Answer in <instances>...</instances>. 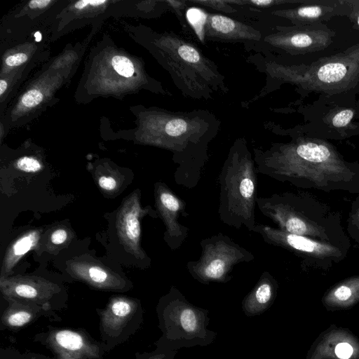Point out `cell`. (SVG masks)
<instances>
[{"instance_id":"obj_1","label":"cell","mask_w":359,"mask_h":359,"mask_svg":"<svg viewBox=\"0 0 359 359\" xmlns=\"http://www.w3.org/2000/svg\"><path fill=\"white\" fill-rule=\"evenodd\" d=\"M254 161L257 172L303 188L332 189L355 175L334 147L318 139L299 138L255 150Z\"/></svg>"},{"instance_id":"obj_2","label":"cell","mask_w":359,"mask_h":359,"mask_svg":"<svg viewBox=\"0 0 359 359\" xmlns=\"http://www.w3.org/2000/svg\"><path fill=\"white\" fill-rule=\"evenodd\" d=\"M257 168L244 142L231 148L218 177V214L225 224L253 231L256 226Z\"/></svg>"},{"instance_id":"obj_3","label":"cell","mask_w":359,"mask_h":359,"mask_svg":"<svg viewBox=\"0 0 359 359\" xmlns=\"http://www.w3.org/2000/svg\"><path fill=\"white\" fill-rule=\"evenodd\" d=\"M156 313L162 332V336L155 342L157 348L178 351L206 346L217 338V332L208 328L209 311L190 303L175 286L161 297Z\"/></svg>"},{"instance_id":"obj_4","label":"cell","mask_w":359,"mask_h":359,"mask_svg":"<svg viewBox=\"0 0 359 359\" xmlns=\"http://www.w3.org/2000/svg\"><path fill=\"white\" fill-rule=\"evenodd\" d=\"M271 69L278 78L304 90L338 94L349 90L359 81V44L309 65H276Z\"/></svg>"},{"instance_id":"obj_5","label":"cell","mask_w":359,"mask_h":359,"mask_svg":"<svg viewBox=\"0 0 359 359\" xmlns=\"http://www.w3.org/2000/svg\"><path fill=\"white\" fill-rule=\"evenodd\" d=\"M200 245L199 259L188 262L186 269L194 280L202 284L228 283L233 278L230 273L234 266L255 259L250 251L222 233L202 239Z\"/></svg>"},{"instance_id":"obj_6","label":"cell","mask_w":359,"mask_h":359,"mask_svg":"<svg viewBox=\"0 0 359 359\" xmlns=\"http://www.w3.org/2000/svg\"><path fill=\"white\" fill-rule=\"evenodd\" d=\"M256 203L260 212L276 224L279 229L306 237L325 238L320 226L302 212L300 198L295 194L282 193L258 196Z\"/></svg>"},{"instance_id":"obj_7","label":"cell","mask_w":359,"mask_h":359,"mask_svg":"<svg viewBox=\"0 0 359 359\" xmlns=\"http://www.w3.org/2000/svg\"><path fill=\"white\" fill-rule=\"evenodd\" d=\"M100 332L104 344H116L135 332L142 322L140 302L123 296L113 297L99 313Z\"/></svg>"},{"instance_id":"obj_8","label":"cell","mask_w":359,"mask_h":359,"mask_svg":"<svg viewBox=\"0 0 359 359\" xmlns=\"http://www.w3.org/2000/svg\"><path fill=\"white\" fill-rule=\"evenodd\" d=\"M335 33L323 24L281 27L266 40L287 53L305 54L323 50L332 43Z\"/></svg>"},{"instance_id":"obj_9","label":"cell","mask_w":359,"mask_h":359,"mask_svg":"<svg viewBox=\"0 0 359 359\" xmlns=\"http://www.w3.org/2000/svg\"><path fill=\"white\" fill-rule=\"evenodd\" d=\"M267 244L280 247L303 257L334 259L341 255L335 246L311 238L283 231L267 224H257L253 231Z\"/></svg>"},{"instance_id":"obj_10","label":"cell","mask_w":359,"mask_h":359,"mask_svg":"<svg viewBox=\"0 0 359 359\" xmlns=\"http://www.w3.org/2000/svg\"><path fill=\"white\" fill-rule=\"evenodd\" d=\"M0 290L6 300L34 304L52 311L51 300L61 288L40 276L17 275L0 278Z\"/></svg>"},{"instance_id":"obj_11","label":"cell","mask_w":359,"mask_h":359,"mask_svg":"<svg viewBox=\"0 0 359 359\" xmlns=\"http://www.w3.org/2000/svg\"><path fill=\"white\" fill-rule=\"evenodd\" d=\"M153 210L149 206L142 208L140 194L133 191L123 201L116 219L118 239L125 250L140 261H147V254L141 247V219Z\"/></svg>"},{"instance_id":"obj_12","label":"cell","mask_w":359,"mask_h":359,"mask_svg":"<svg viewBox=\"0 0 359 359\" xmlns=\"http://www.w3.org/2000/svg\"><path fill=\"white\" fill-rule=\"evenodd\" d=\"M43 343L55 359H101L104 348L83 331L54 329L43 334Z\"/></svg>"},{"instance_id":"obj_13","label":"cell","mask_w":359,"mask_h":359,"mask_svg":"<svg viewBox=\"0 0 359 359\" xmlns=\"http://www.w3.org/2000/svg\"><path fill=\"white\" fill-rule=\"evenodd\" d=\"M154 198L157 212L165 227L164 240L171 250H176L186 240L189 231V228L179 221L184 213L185 203L162 182L155 184Z\"/></svg>"},{"instance_id":"obj_14","label":"cell","mask_w":359,"mask_h":359,"mask_svg":"<svg viewBox=\"0 0 359 359\" xmlns=\"http://www.w3.org/2000/svg\"><path fill=\"white\" fill-rule=\"evenodd\" d=\"M67 271L74 278L99 290L121 291L127 285L122 276L93 259H74L68 262Z\"/></svg>"},{"instance_id":"obj_15","label":"cell","mask_w":359,"mask_h":359,"mask_svg":"<svg viewBox=\"0 0 359 359\" xmlns=\"http://www.w3.org/2000/svg\"><path fill=\"white\" fill-rule=\"evenodd\" d=\"M345 1H315L294 8L276 11L275 14L291 20L295 25L322 24L337 15L348 14Z\"/></svg>"},{"instance_id":"obj_16","label":"cell","mask_w":359,"mask_h":359,"mask_svg":"<svg viewBox=\"0 0 359 359\" xmlns=\"http://www.w3.org/2000/svg\"><path fill=\"white\" fill-rule=\"evenodd\" d=\"M277 281L268 271H264L252 290L242 301V310L245 316L261 315L273 304L276 296Z\"/></svg>"},{"instance_id":"obj_17","label":"cell","mask_w":359,"mask_h":359,"mask_svg":"<svg viewBox=\"0 0 359 359\" xmlns=\"http://www.w3.org/2000/svg\"><path fill=\"white\" fill-rule=\"evenodd\" d=\"M208 36L222 39H259L260 34L255 29L229 17L218 14L209 15L205 26Z\"/></svg>"},{"instance_id":"obj_18","label":"cell","mask_w":359,"mask_h":359,"mask_svg":"<svg viewBox=\"0 0 359 359\" xmlns=\"http://www.w3.org/2000/svg\"><path fill=\"white\" fill-rule=\"evenodd\" d=\"M8 307L1 316V325L8 329H18L22 327L41 316L52 317L55 313L39 305L7 300Z\"/></svg>"},{"instance_id":"obj_19","label":"cell","mask_w":359,"mask_h":359,"mask_svg":"<svg viewBox=\"0 0 359 359\" xmlns=\"http://www.w3.org/2000/svg\"><path fill=\"white\" fill-rule=\"evenodd\" d=\"M41 236V229H32L21 234L11 243L3 259L0 278L8 277L21 258L36 248Z\"/></svg>"},{"instance_id":"obj_20","label":"cell","mask_w":359,"mask_h":359,"mask_svg":"<svg viewBox=\"0 0 359 359\" xmlns=\"http://www.w3.org/2000/svg\"><path fill=\"white\" fill-rule=\"evenodd\" d=\"M187 19L194 29L199 39L203 42L205 34V26L208 15L202 9L191 7L186 13Z\"/></svg>"},{"instance_id":"obj_21","label":"cell","mask_w":359,"mask_h":359,"mask_svg":"<svg viewBox=\"0 0 359 359\" xmlns=\"http://www.w3.org/2000/svg\"><path fill=\"white\" fill-rule=\"evenodd\" d=\"M72 238V231L65 226L53 229L48 236L47 248L55 250L67 245Z\"/></svg>"},{"instance_id":"obj_22","label":"cell","mask_w":359,"mask_h":359,"mask_svg":"<svg viewBox=\"0 0 359 359\" xmlns=\"http://www.w3.org/2000/svg\"><path fill=\"white\" fill-rule=\"evenodd\" d=\"M111 65L114 70L122 76L128 78L134 74L133 64L125 56L115 55L111 60Z\"/></svg>"},{"instance_id":"obj_23","label":"cell","mask_w":359,"mask_h":359,"mask_svg":"<svg viewBox=\"0 0 359 359\" xmlns=\"http://www.w3.org/2000/svg\"><path fill=\"white\" fill-rule=\"evenodd\" d=\"M15 167L25 172L36 173L42 170L43 165L34 157L22 156L15 161Z\"/></svg>"},{"instance_id":"obj_24","label":"cell","mask_w":359,"mask_h":359,"mask_svg":"<svg viewBox=\"0 0 359 359\" xmlns=\"http://www.w3.org/2000/svg\"><path fill=\"white\" fill-rule=\"evenodd\" d=\"M354 110L351 109H343L337 112L331 119V124L335 128H344L347 126L353 118Z\"/></svg>"},{"instance_id":"obj_25","label":"cell","mask_w":359,"mask_h":359,"mask_svg":"<svg viewBox=\"0 0 359 359\" xmlns=\"http://www.w3.org/2000/svg\"><path fill=\"white\" fill-rule=\"evenodd\" d=\"M99 187L105 192L111 193L117 190L119 182L116 177L112 174H102L97 178Z\"/></svg>"},{"instance_id":"obj_26","label":"cell","mask_w":359,"mask_h":359,"mask_svg":"<svg viewBox=\"0 0 359 359\" xmlns=\"http://www.w3.org/2000/svg\"><path fill=\"white\" fill-rule=\"evenodd\" d=\"M43 100V95L40 90L32 89L25 93L22 97V103L26 107H34Z\"/></svg>"},{"instance_id":"obj_27","label":"cell","mask_w":359,"mask_h":359,"mask_svg":"<svg viewBox=\"0 0 359 359\" xmlns=\"http://www.w3.org/2000/svg\"><path fill=\"white\" fill-rule=\"evenodd\" d=\"M177 351L156 348L151 353L140 355L137 359H175Z\"/></svg>"},{"instance_id":"obj_28","label":"cell","mask_w":359,"mask_h":359,"mask_svg":"<svg viewBox=\"0 0 359 359\" xmlns=\"http://www.w3.org/2000/svg\"><path fill=\"white\" fill-rule=\"evenodd\" d=\"M345 2L349 7L348 15L350 20L359 29V1L346 0Z\"/></svg>"},{"instance_id":"obj_29","label":"cell","mask_w":359,"mask_h":359,"mask_svg":"<svg viewBox=\"0 0 359 359\" xmlns=\"http://www.w3.org/2000/svg\"><path fill=\"white\" fill-rule=\"evenodd\" d=\"M335 353L341 359H348L353 353V348L348 343H340L336 346Z\"/></svg>"},{"instance_id":"obj_30","label":"cell","mask_w":359,"mask_h":359,"mask_svg":"<svg viewBox=\"0 0 359 359\" xmlns=\"http://www.w3.org/2000/svg\"><path fill=\"white\" fill-rule=\"evenodd\" d=\"M25 53H20L8 56L6 59V64L10 67L18 66L27 60Z\"/></svg>"},{"instance_id":"obj_31","label":"cell","mask_w":359,"mask_h":359,"mask_svg":"<svg viewBox=\"0 0 359 359\" xmlns=\"http://www.w3.org/2000/svg\"><path fill=\"white\" fill-rule=\"evenodd\" d=\"M352 294L351 288L345 285L338 287L334 291V295L337 299L340 301H346L348 299Z\"/></svg>"},{"instance_id":"obj_32","label":"cell","mask_w":359,"mask_h":359,"mask_svg":"<svg viewBox=\"0 0 359 359\" xmlns=\"http://www.w3.org/2000/svg\"><path fill=\"white\" fill-rule=\"evenodd\" d=\"M107 1L105 0H81L79 1H77L74 4V8L76 9L81 10L84 8H86L88 6H101L105 3H107Z\"/></svg>"},{"instance_id":"obj_33","label":"cell","mask_w":359,"mask_h":359,"mask_svg":"<svg viewBox=\"0 0 359 359\" xmlns=\"http://www.w3.org/2000/svg\"><path fill=\"white\" fill-rule=\"evenodd\" d=\"M287 2H292V1H271V0H255V1H250L248 3L252 4L253 5L259 7H266L271 6L274 4H281V3H287Z\"/></svg>"},{"instance_id":"obj_34","label":"cell","mask_w":359,"mask_h":359,"mask_svg":"<svg viewBox=\"0 0 359 359\" xmlns=\"http://www.w3.org/2000/svg\"><path fill=\"white\" fill-rule=\"evenodd\" d=\"M52 2L51 0H32L29 3L30 8H43Z\"/></svg>"},{"instance_id":"obj_35","label":"cell","mask_w":359,"mask_h":359,"mask_svg":"<svg viewBox=\"0 0 359 359\" xmlns=\"http://www.w3.org/2000/svg\"><path fill=\"white\" fill-rule=\"evenodd\" d=\"M7 359H40L39 358V356L38 357H34V355H16V356H14V357H11V358H7Z\"/></svg>"},{"instance_id":"obj_36","label":"cell","mask_w":359,"mask_h":359,"mask_svg":"<svg viewBox=\"0 0 359 359\" xmlns=\"http://www.w3.org/2000/svg\"><path fill=\"white\" fill-rule=\"evenodd\" d=\"M7 88V83L5 80H0V95H3L4 93L6 91Z\"/></svg>"},{"instance_id":"obj_37","label":"cell","mask_w":359,"mask_h":359,"mask_svg":"<svg viewBox=\"0 0 359 359\" xmlns=\"http://www.w3.org/2000/svg\"><path fill=\"white\" fill-rule=\"evenodd\" d=\"M35 36V38H36V41H41V35L40 34V32H36V34H34Z\"/></svg>"},{"instance_id":"obj_38","label":"cell","mask_w":359,"mask_h":359,"mask_svg":"<svg viewBox=\"0 0 359 359\" xmlns=\"http://www.w3.org/2000/svg\"><path fill=\"white\" fill-rule=\"evenodd\" d=\"M358 219H359V213H358Z\"/></svg>"}]
</instances>
